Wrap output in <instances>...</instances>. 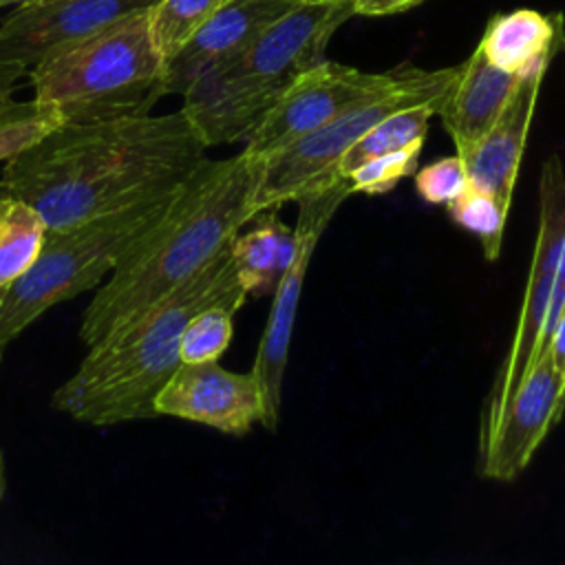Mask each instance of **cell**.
Returning a JSON list of instances; mask_svg holds the SVG:
<instances>
[{
  "label": "cell",
  "instance_id": "6da1fadb",
  "mask_svg": "<svg viewBox=\"0 0 565 565\" xmlns=\"http://www.w3.org/2000/svg\"><path fill=\"white\" fill-rule=\"evenodd\" d=\"M207 159L179 108L99 124H60L4 161L0 194L29 201L49 230L174 190Z\"/></svg>",
  "mask_w": 565,
  "mask_h": 565
},
{
  "label": "cell",
  "instance_id": "7a4b0ae2",
  "mask_svg": "<svg viewBox=\"0 0 565 565\" xmlns=\"http://www.w3.org/2000/svg\"><path fill=\"white\" fill-rule=\"evenodd\" d=\"M263 166L265 161L247 150L205 159L181 183L152 232L97 289L82 313V342L90 347L205 267L256 214L254 196Z\"/></svg>",
  "mask_w": 565,
  "mask_h": 565
},
{
  "label": "cell",
  "instance_id": "3957f363",
  "mask_svg": "<svg viewBox=\"0 0 565 565\" xmlns=\"http://www.w3.org/2000/svg\"><path fill=\"white\" fill-rule=\"evenodd\" d=\"M247 298L227 243L194 276L93 342L77 371L55 388L51 406L99 428L157 417L154 397L181 364L188 320L210 305L238 311Z\"/></svg>",
  "mask_w": 565,
  "mask_h": 565
},
{
  "label": "cell",
  "instance_id": "277c9868",
  "mask_svg": "<svg viewBox=\"0 0 565 565\" xmlns=\"http://www.w3.org/2000/svg\"><path fill=\"white\" fill-rule=\"evenodd\" d=\"M351 15L353 0L296 4L243 53L201 75L181 95V110L207 148L245 141L291 79L324 60L329 40Z\"/></svg>",
  "mask_w": 565,
  "mask_h": 565
},
{
  "label": "cell",
  "instance_id": "5b68a950",
  "mask_svg": "<svg viewBox=\"0 0 565 565\" xmlns=\"http://www.w3.org/2000/svg\"><path fill=\"white\" fill-rule=\"evenodd\" d=\"M163 75L148 9H139L44 55L31 86L62 124H99L148 115L163 97Z\"/></svg>",
  "mask_w": 565,
  "mask_h": 565
},
{
  "label": "cell",
  "instance_id": "8992f818",
  "mask_svg": "<svg viewBox=\"0 0 565 565\" xmlns=\"http://www.w3.org/2000/svg\"><path fill=\"white\" fill-rule=\"evenodd\" d=\"M179 188L137 199L68 227L49 230L38 260L0 302V349L46 309L99 287L124 256L152 232Z\"/></svg>",
  "mask_w": 565,
  "mask_h": 565
},
{
  "label": "cell",
  "instance_id": "52a82bcc",
  "mask_svg": "<svg viewBox=\"0 0 565 565\" xmlns=\"http://www.w3.org/2000/svg\"><path fill=\"white\" fill-rule=\"evenodd\" d=\"M455 75L457 66L435 71L402 66V75L395 84L360 99L322 128L267 157L254 196L256 214L260 210L280 207L287 201H296L305 190L338 172L335 166L342 154L384 117L426 104L437 106L439 110V104Z\"/></svg>",
  "mask_w": 565,
  "mask_h": 565
},
{
  "label": "cell",
  "instance_id": "ba28073f",
  "mask_svg": "<svg viewBox=\"0 0 565 565\" xmlns=\"http://www.w3.org/2000/svg\"><path fill=\"white\" fill-rule=\"evenodd\" d=\"M349 179L340 172L329 174L320 183L305 190L298 203V221H296V256L280 276L274 300L269 307L267 324L263 329V338L256 351V360L252 366L254 377L260 384L263 393V424L267 430H276L280 417V399H282V377L289 358V342L296 324V313L300 305V294L305 285V276L309 271L313 252L327 225L331 223L338 207L351 196Z\"/></svg>",
  "mask_w": 565,
  "mask_h": 565
},
{
  "label": "cell",
  "instance_id": "9c48e42d",
  "mask_svg": "<svg viewBox=\"0 0 565 565\" xmlns=\"http://www.w3.org/2000/svg\"><path fill=\"white\" fill-rule=\"evenodd\" d=\"M565 238V172L556 154L543 161L539 179V230L532 252L527 285L516 320V329L501 364V371L492 384V391L481 411L479 435H483L497 419L503 404L521 386L527 375L541 342L545 318L550 311V298L558 256Z\"/></svg>",
  "mask_w": 565,
  "mask_h": 565
},
{
  "label": "cell",
  "instance_id": "30bf717a",
  "mask_svg": "<svg viewBox=\"0 0 565 565\" xmlns=\"http://www.w3.org/2000/svg\"><path fill=\"white\" fill-rule=\"evenodd\" d=\"M399 75L402 66L384 73H366L333 60H320L291 79L245 139L243 150L265 161L300 137L322 128L360 99L388 88Z\"/></svg>",
  "mask_w": 565,
  "mask_h": 565
},
{
  "label": "cell",
  "instance_id": "8fae6325",
  "mask_svg": "<svg viewBox=\"0 0 565 565\" xmlns=\"http://www.w3.org/2000/svg\"><path fill=\"white\" fill-rule=\"evenodd\" d=\"M565 411V373L547 353L534 358L527 375L479 435V468L486 479L514 481Z\"/></svg>",
  "mask_w": 565,
  "mask_h": 565
},
{
  "label": "cell",
  "instance_id": "7c38bea8",
  "mask_svg": "<svg viewBox=\"0 0 565 565\" xmlns=\"http://www.w3.org/2000/svg\"><path fill=\"white\" fill-rule=\"evenodd\" d=\"M154 411L241 437L263 424V393L252 371L234 373L218 360L181 362L157 393Z\"/></svg>",
  "mask_w": 565,
  "mask_h": 565
},
{
  "label": "cell",
  "instance_id": "4fadbf2b",
  "mask_svg": "<svg viewBox=\"0 0 565 565\" xmlns=\"http://www.w3.org/2000/svg\"><path fill=\"white\" fill-rule=\"evenodd\" d=\"M154 0H26L0 22V62L35 66L51 51L75 42Z\"/></svg>",
  "mask_w": 565,
  "mask_h": 565
},
{
  "label": "cell",
  "instance_id": "5bb4252c",
  "mask_svg": "<svg viewBox=\"0 0 565 565\" xmlns=\"http://www.w3.org/2000/svg\"><path fill=\"white\" fill-rule=\"evenodd\" d=\"M291 7L296 2L289 0H223L166 64L163 95H183L201 75L243 53L263 29Z\"/></svg>",
  "mask_w": 565,
  "mask_h": 565
},
{
  "label": "cell",
  "instance_id": "9a60e30c",
  "mask_svg": "<svg viewBox=\"0 0 565 565\" xmlns=\"http://www.w3.org/2000/svg\"><path fill=\"white\" fill-rule=\"evenodd\" d=\"M545 71L547 68H532L521 75L494 126L461 157L468 172V185L497 196L505 205L512 203Z\"/></svg>",
  "mask_w": 565,
  "mask_h": 565
},
{
  "label": "cell",
  "instance_id": "2e32d148",
  "mask_svg": "<svg viewBox=\"0 0 565 565\" xmlns=\"http://www.w3.org/2000/svg\"><path fill=\"white\" fill-rule=\"evenodd\" d=\"M521 75L488 62L477 49L457 66L437 115L450 135L457 154L463 157L499 119Z\"/></svg>",
  "mask_w": 565,
  "mask_h": 565
},
{
  "label": "cell",
  "instance_id": "e0dca14e",
  "mask_svg": "<svg viewBox=\"0 0 565 565\" xmlns=\"http://www.w3.org/2000/svg\"><path fill=\"white\" fill-rule=\"evenodd\" d=\"M563 44V13L514 9L490 18L477 51L494 66L525 75L532 68H547Z\"/></svg>",
  "mask_w": 565,
  "mask_h": 565
},
{
  "label": "cell",
  "instance_id": "ac0fdd59",
  "mask_svg": "<svg viewBox=\"0 0 565 565\" xmlns=\"http://www.w3.org/2000/svg\"><path fill=\"white\" fill-rule=\"evenodd\" d=\"M249 230L230 241L232 260L247 296L274 294L296 256V230L282 223L278 207H267L247 221Z\"/></svg>",
  "mask_w": 565,
  "mask_h": 565
},
{
  "label": "cell",
  "instance_id": "d6986e66",
  "mask_svg": "<svg viewBox=\"0 0 565 565\" xmlns=\"http://www.w3.org/2000/svg\"><path fill=\"white\" fill-rule=\"evenodd\" d=\"M49 225L24 199L0 194V291L22 278L38 260Z\"/></svg>",
  "mask_w": 565,
  "mask_h": 565
},
{
  "label": "cell",
  "instance_id": "ffe728a7",
  "mask_svg": "<svg viewBox=\"0 0 565 565\" xmlns=\"http://www.w3.org/2000/svg\"><path fill=\"white\" fill-rule=\"evenodd\" d=\"M437 115V106H413L397 110L388 117H384L380 124H375L369 132H364L338 161L335 170L340 174H349L353 168H358L362 161L384 154V152H395L408 146H424L426 132L430 117Z\"/></svg>",
  "mask_w": 565,
  "mask_h": 565
},
{
  "label": "cell",
  "instance_id": "44dd1931",
  "mask_svg": "<svg viewBox=\"0 0 565 565\" xmlns=\"http://www.w3.org/2000/svg\"><path fill=\"white\" fill-rule=\"evenodd\" d=\"M221 4L223 0H154L148 7L150 33L166 64Z\"/></svg>",
  "mask_w": 565,
  "mask_h": 565
},
{
  "label": "cell",
  "instance_id": "7402d4cb",
  "mask_svg": "<svg viewBox=\"0 0 565 565\" xmlns=\"http://www.w3.org/2000/svg\"><path fill=\"white\" fill-rule=\"evenodd\" d=\"M446 207L448 216L459 227H463L481 241L486 260H497L503 247V232L510 205L501 203L497 196L483 190L468 185L457 199L446 203Z\"/></svg>",
  "mask_w": 565,
  "mask_h": 565
},
{
  "label": "cell",
  "instance_id": "603a6c76",
  "mask_svg": "<svg viewBox=\"0 0 565 565\" xmlns=\"http://www.w3.org/2000/svg\"><path fill=\"white\" fill-rule=\"evenodd\" d=\"M236 309L227 305H210L194 313L179 340L181 362L218 360L232 342Z\"/></svg>",
  "mask_w": 565,
  "mask_h": 565
},
{
  "label": "cell",
  "instance_id": "cb8c5ba5",
  "mask_svg": "<svg viewBox=\"0 0 565 565\" xmlns=\"http://www.w3.org/2000/svg\"><path fill=\"white\" fill-rule=\"evenodd\" d=\"M60 124V115L35 97L29 102H4L0 106V161L29 148Z\"/></svg>",
  "mask_w": 565,
  "mask_h": 565
},
{
  "label": "cell",
  "instance_id": "d4e9b609",
  "mask_svg": "<svg viewBox=\"0 0 565 565\" xmlns=\"http://www.w3.org/2000/svg\"><path fill=\"white\" fill-rule=\"evenodd\" d=\"M419 152H422V146L417 143V146H408L395 152H384L362 161L358 168H353L347 174L351 192L375 196L393 190L404 177H413Z\"/></svg>",
  "mask_w": 565,
  "mask_h": 565
},
{
  "label": "cell",
  "instance_id": "484cf974",
  "mask_svg": "<svg viewBox=\"0 0 565 565\" xmlns=\"http://www.w3.org/2000/svg\"><path fill=\"white\" fill-rule=\"evenodd\" d=\"M417 194L433 205H446L468 188L466 163L459 154L441 157L413 172Z\"/></svg>",
  "mask_w": 565,
  "mask_h": 565
},
{
  "label": "cell",
  "instance_id": "4316f807",
  "mask_svg": "<svg viewBox=\"0 0 565 565\" xmlns=\"http://www.w3.org/2000/svg\"><path fill=\"white\" fill-rule=\"evenodd\" d=\"M422 0H353L355 15H393L406 11Z\"/></svg>",
  "mask_w": 565,
  "mask_h": 565
},
{
  "label": "cell",
  "instance_id": "83f0119b",
  "mask_svg": "<svg viewBox=\"0 0 565 565\" xmlns=\"http://www.w3.org/2000/svg\"><path fill=\"white\" fill-rule=\"evenodd\" d=\"M545 353L552 358L556 369L561 373H565V305L558 313V320H556V327H554V333H552V340H550Z\"/></svg>",
  "mask_w": 565,
  "mask_h": 565
},
{
  "label": "cell",
  "instance_id": "f1b7e54d",
  "mask_svg": "<svg viewBox=\"0 0 565 565\" xmlns=\"http://www.w3.org/2000/svg\"><path fill=\"white\" fill-rule=\"evenodd\" d=\"M29 68L18 64V62H0V106L4 102L11 99L20 77L26 73Z\"/></svg>",
  "mask_w": 565,
  "mask_h": 565
},
{
  "label": "cell",
  "instance_id": "f546056e",
  "mask_svg": "<svg viewBox=\"0 0 565 565\" xmlns=\"http://www.w3.org/2000/svg\"><path fill=\"white\" fill-rule=\"evenodd\" d=\"M4 497V463H2V452H0V501Z\"/></svg>",
  "mask_w": 565,
  "mask_h": 565
},
{
  "label": "cell",
  "instance_id": "4dcf8cb0",
  "mask_svg": "<svg viewBox=\"0 0 565 565\" xmlns=\"http://www.w3.org/2000/svg\"><path fill=\"white\" fill-rule=\"evenodd\" d=\"M22 2H26V0H0V9H4V7H15V4H22Z\"/></svg>",
  "mask_w": 565,
  "mask_h": 565
},
{
  "label": "cell",
  "instance_id": "1f68e13d",
  "mask_svg": "<svg viewBox=\"0 0 565 565\" xmlns=\"http://www.w3.org/2000/svg\"><path fill=\"white\" fill-rule=\"evenodd\" d=\"M289 2H296V4H307V2H333V0H289Z\"/></svg>",
  "mask_w": 565,
  "mask_h": 565
},
{
  "label": "cell",
  "instance_id": "d6a6232c",
  "mask_svg": "<svg viewBox=\"0 0 565 565\" xmlns=\"http://www.w3.org/2000/svg\"><path fill=\"white\" fill-rule=\"evenodd\" d=\"M2 353H4V349H0V362H2Z\"/></svg>",
  "mask_w": 565,
  "mask_h": 565
}]
</instances>
